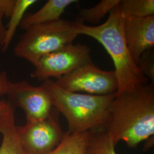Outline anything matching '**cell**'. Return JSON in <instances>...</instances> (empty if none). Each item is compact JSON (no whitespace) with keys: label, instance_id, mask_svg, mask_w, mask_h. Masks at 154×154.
I'll list each match as a JSON object with an SVG mask.
<instances>
[{"label":"cell","instance_id":"cell-1","mask_svg":"<svg viewBox=\"0 0 154 154\" xmlns=\"http://www.w3.org/2000/svg\"><path fill=\"white\" fill-rule=\"evenodd\" d=\"M104 131L116 147L124 141L130 148L154 134V87L151 82L116 94L107 110Z\"/></svg>","mask_w":154,"mask_h":154},{"label":"cell","instance_id":"cell-2","mask_svg":"<svg viewBox=\"0 0 154 154\" xmlns=\"http://www.w3.org/2000/svg\"><path fill=\"white\" fill-rule=\"evenodd\" d=\"M123 14L119 4L109 13L102 25L88 26L75 21L78 35H85L98 41L109 54L114 62L118 89L116 94L131 90L149 83L139 69L128 48L123 33Z\"/></svg>","mask_w":154,"mask_h":154},{"label":"cell","instance_id":"cell-3","mask_svg":"<svg viewBox=\"0 0 154 154\" xmlns=\"http://www.w3.org/2000/svg\"><path fill=\"white\" fill-rule=\"evenodd\" d=\"M42 86L49 93L54 105L65 117L70 133L104 130L107 110L115 95H93L66 90L48 79Z\"/></svg>","mask_w":154,"mask_h":154},{"label":"cell","instance_id":"cell-4","mask_svg":"<svg viewBox=\"0 0 154 154\" xmlns=\"http://www.w3.org/2000/svg\"><path fill=\"white\" fill-rule=\"evenodd\" d=\"M78 35L75 22L66 20L34 25L21 36L14 53L34 65L44 55L72 44Z\"/></svg>","mask_w":154,"mask_h":154},{"label":"cell","instance_id":"cell-5","mask_svg":"<svg viewBox=\"0 0 154 154\" xmlns=\"http://www.w3.org/2000/svg\"><path fill=\"white\" fill-rule=\"evenodd\" d=\"M91 62L88 46L72 43L41 58L34 65L31 77L44 82L51 78L58 79Z\"/></svg>","mask_w":154,"mask_h":154},{"label":"cell","instance_id":"cell-6","mask_svg":"<svg viewBox=\"0 0 154 154\" xmlns=\"http://www.w3.org/2000/svg\"><path fill=\"white\" fill-rule=\"evenodd\" d=\"M55 82L69 91L93 95H114L118 89L114 70H102L93 62L57 79Z\"/></svg>","mask_w":154,"mask_h":154},{"label":"cell","instance_id":"cell-7","mask_svg":"<svg viewBox=\"0 0 154 154\" xmlns=\"http://www.w3.org/2000/svg\"><path fill=\"white\" fill-rule=\"evenodd\" d=\"M5 95L8 97V102L14 108L18 107L23 110L26 122L46 119L57 110L50 95L42 85L34 86L25 81H9Z\"/></svg>","mask_w":154,"mask_h":154},{"label":"cell","instance_id":"cell-8","mask_svg":"<svg viewBox=\"0 0 154 154\" xmlns=\"http://www.w3.org/2000/svg\"><path fill=\"white\" fill-rule=\"evenodd\" d=\"M59 111L49 118L17 126V132L28 154H48L61 143L65 132L59 122Z\"/></svg>","mask_w":154,"mask_h":154},{"label":"cell","instance_id":"cell-9","mask_svg":"<svg viewBox=\"0 0 154 154\" xmlns=\"http://www.w3.org/2000/svg\"><path fill=\"white\" fill-rule=\"evenodd\" d=\"M123 28L128 48L138 65L143 54L154 46V16L135 17L123 14Z\"/></svg>","mask_w":154,"mask_h":154},{"label":"cell","instance_id":"cell-10","mask_svg":"<svg viewBox=\"0 0 154 154\" xmlns=\"http://www.w3.org/2000/svg\"><path fill=\"white\" fill-rule=\"evenodd\" d=\"M77 2L76 0H49L38 11L25 15L20 26L25 30L34 25L59 20L66 8Z\"/></svg>","mask_w":154,"mask_h":154},{"label":"cell","instance_id":"cell-11","mask_svg":"<svg viewBox=\"0 0 154 154\" xmlns=\"http://www.w3.org/2000/svg\"><path fill=\"white\" fill-rule=\"evenodd\" d=\"M16 126L13 109L1 132L2 135V141L0 147V154H28L18 135Z\"/></svg>","mask_w":154,"mask_h":154},{"label":"cell","instance_id":"cell-12","mask_svg":"<svg viewBox=\"0 0 154 154\" xmlns=\"http://www.w3.org/2000/svg\"><path fill=\"white\" fill-rule=\"evenodd\" d=\"M90 132L66 131L61 143L48 154H86Z\"/></svg>","mask_w":154,"mask_h":154},{"label":"cell","instance_id":"cell-13","mask_svg":"<svg viewBox=\"0 0 154 154\" xmlns=\"http://www.w3.org/2000/svg\"><path fill=\"white\" fill-rule=\"evenodd\" d=\"M37 2V1L36 0H16L14 9L11 16L9 17V21L5 26L6 29L5 39L4 44L1 47L2 52H5L9 49L17 28L20 26L26 11L31 6Z\"/></svg>","mask_w":154,"mask_h":154},{"label":"cell","instance_id":"cell-14","mask_svg":"<svg viewBox=\"0 0 154 154\" xmlns=\"http://www.w3.org/2000/svg\"><path fill=\"white\" fill-rule=\"evenodd\" d=\"M120 2L121 0H102L93 7L83 9L79 11L77 21L97 24Z\"/></svg>","mask_w":154,"mask_h":154},{"label":"cell","instance_id":"cell-15","mask_svg":"<svg viewBox=\"0 0 154 154\" xmlns=\"http://www.w3.org/2000/svg\"><path fill=\"white\" fill-rule=\"evenodd\" d=\"M86 154H117L115 146L104 130L90 132Z\"/></svg>","mask_w":154,"mask_h":154},{"label":"cell","instance_id":"cell-16","mask_svg":"<svg viewBox=\"0 0 154 154\" xmlns=\"http://www.w3.org/2000/svg\"><path fill=\"white\" fill-rule=\"evenodd\" d=\"M119 6L125 16L146 17L154 16V0H123Z\"/></svg>","mask_w":154,"mask_h":154},{"label":"cell","instance_id":"cell-17","mask_svg":"<svg viewBox=\"0 0 154 154\" xmlns=\"http://www.w3.org/2000/svg\"><path fill=\"white\" fill-rule=\"evenodd\" d=\"M8 81L6 72L2 71L0 73V97L5 95ZM13 109L14 108L7 100H0V134L11 110Z\"/></svg>","mask_w":154,"mask_h":154},{"label":"cell","instance_id":"cell-18","mask_svg":"<svg viewBox=\"0 0 154 154\" xmlns=\"http://www.w3.org/2000/svg\"><path fill=\"white\" fill-rule=\"evenodd\" d=\"M152 49L148 50L143 54L138 63L139 70L145 77L150 81L149 82L154 84V56Z\"/></svg>","mask_w":154,"mask_h":154},{"label":"cell","instance_id":"cell-19","mask_svg":"<svg viewBox=\"0 0 154 154\" xmlns=\"http://www.w3.org/2000/svg\"><path fill=\"white\" fill-rule=\"evenodd\" d=\"M16 0H0V46L2 47L5 39L6 29L3 23L4 17H9L14 9Z\"/></svg>","mask_w":154,"mask_h":154}]
</instances>
